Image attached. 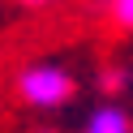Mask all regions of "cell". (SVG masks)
<instances>
[{
  "instance_id": "3",
  "label": "cell",
  "mask_w": 133,
  "mask_h": 133,
  "mask_svg": "<svg viewBox=\"0 0 133 133\" xmlns=\"http://www.w3.org/2000/svg\"><path fill=\"white\" fill-rule=\"evenodd\" d=\"M112 17L120 22L124 30H133V0H112Z\"/></svg>"
},
{
  "instance_id": "2",
  "label": "cell",
  "mask_w": 133,
  "mask_h": 133,
  "mask_svg": "<svg viewBox=\"0 0 133 133\" xmlns=\"http://www.w3.org/2000/svg\"><path fill=\"white\" fill-rule=\"evenodd\" d=\"M82 133H133V124H129V116H124L120 107H99V112L86 120Z\"/></svg>"
},
{
  "instance_id": "5",
  "label": "cell",
  "mask_w": 133,
  "mask_h": 133,
  "mask_svg": "<svg viewBox=\"0 0 133 133\" xmlns=\"http://www.w3.org/2000/svg\"><path fill=\"white\" fill-rule=\"evenodd\" d=\"M22 4H47V0H22Z\"/></svg>"
},
{
  "instance_id": "4",
  "label": "cell",
  "mask_w": 133,
  "mask_h": 133,
  "mask_svg": "<svg viewBox=\"0 0 133 133\" xmlns=\"http://www.w3.org/2000/svg\"><path fill=\"white\" fill-rule=\"evenodd\" d=\"M103 86H107V90H120V86H124V73H107Z\"/></svg>"
},
{
  "instance_id": "1",
  "label": "cell",
  "mask_w": 133,
  "mask_h": 133,
  "mask_svg": "<svg viewBox=\"0 0 133 133\" xmlns=\"http://www.w3.org/2000/svg\"><path fill=\"white\" fill-rule=\"evenodd\" d=\"M73 95V77L60 64H35L22 73V99L30 107H60Z\"/></svg>"
}]
</instances>
